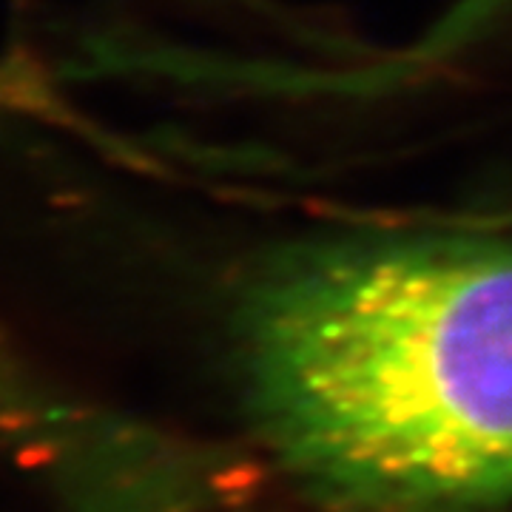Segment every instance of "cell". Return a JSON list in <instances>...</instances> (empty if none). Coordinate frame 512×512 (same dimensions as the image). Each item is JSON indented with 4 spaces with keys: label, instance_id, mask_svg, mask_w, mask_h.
Returning a JSON list of instances; mask_svg holds the SVG:
<instances>
[{
    "label": "cell",
    "instance_id": "cell-1",
    "mask_svg": "<svg viewBox=\"0 0 512 512\" xmlns=\"http://www.w3.org/2000/svg\"><path fill=\"white\" fill-rule=\"evenodd\" d=\"M276 470L330 512L512 501V242H328L268 259L234 311Z\"/></svg>",
    "mask_w": 512,
    "mask_h": 512
},
{
    "label": "cell",
    "instance_id": "cell-2",
    "mask_svg": "<svg viewBox=\"0 0 512 512\" xmlns=\"http://www.w3.org/2000/svg\"><path fill=\"white\" fill-rule=\"evenodd\" d=\"M512 20V0H450V6L433 20L419 40L370 69H356L348 77H333L330 86L342 92H379L407 80H416L439 63L453 60L478 40L493 35Z\"/></svg>",
    "mask_w": 512,
    "mask_h": 512
}]
</instances>
